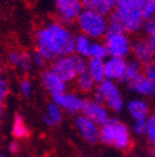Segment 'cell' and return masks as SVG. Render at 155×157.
Masks as SVG:
<instances>
[{"label":"cell","mask_w":155,"mask_h":157,"mask_svg":"<svg viewBox=\"0 0 155 157\" xmlns=\"http://www.w3.org/2000/svg\"><path fill=\"white\" fill-rule=\"evenodd\" d=\"M0 123H1V112H0Z\"/></svg>","instance_id":"74e56055"},{"label":"cell","mask_w":155,"mask_h":157,"mask_svg":"<svg viewBox=\"0 0 155 157\" xmlns=\"http://www.w3.org/2000/svg\"><path fill=\"white\" fill-rule=\"evenodd\" d=\"M105 78L117 84H124L128 59L119 57H107L104 60Z\"/></svg>","instance_id":"5bb4252c"},{"label":"cell","mask_w":155,"mask_h":157,"mask_svg":"<svg viewBox=\"0 0 155 157\" xmlns=\"http://www.w3.org/2000/svg\"><path fill=\"white\" fill-rule=\"evenodd\" d=\"M18 89H19V94L23 97V98L31 97V95L33 93V85L32 82H31V79L27 78V77L21 79L20 82H19Z\"/></svg>","instance_id":"4316f807"},{"label":"cell","mask_w":155,"mask_h":157,"mask_svg":"<svg viewBox=\"0 0 155 157\" xmlns=\"http://www.w3.org/2000/svg\"><path fill=\"white\" fill-rule=\"evenodd\" d=\"M142 31L145 35V38H147L155 47V18L146 20Z\"/></svg>","instance_id":"f1b7e54d"},{"label":"cell","mask_w":155,"mask_h":157,"mask_svg":"<svg viewBox=\"0 0 155 157\" xmlns=\"http://www.w3.org/2000/svg\"><path fill=\"white\" fill-rule=\"evenodd\" d=\"M109 56V52L105 46L104 41L101 40H93L92 49H91V56L90 58H98V59H102L105 60Z\"/></svg>","instance_id":"d4e9b609"},{"label":"cell","mask_w":155,"mask_h":157,"mask_svg":"<svg viewBox=\"0 0 155 157\" xmlns=\"http://www.w3.org/2000/svg\"><path fill=\"white\" fill-rule=\"evenodd\" d=\"M75 35L71 28L59 20L42 24L36 30V50L48 61L75 52Z\"/></svg>","instance_id":"6da1fadb"},{"label":"cell","mask_w":155,"mask_h":157,"mask_svg":"<svg viewBox=\"0 0 155 157\" xmlns=\"http://www.w3.org/2000/svg\"><path fill=\"white\" fill-rule=\"evenodd\" d=\"M145 137L151 147L155 149V124H151L147 121V129H146Z\"/></svg>","instance_id":"1f68e13d"},{"label":"cell","mask_w":155,"mask_h":157,"mask_svg":"<svg viewBox=\"0 0 155 157\" xmlns=\"http://www.w3.org/2000/svg\"><path fill=\"white\" fill-rule=\"evenodd\" d=\"M0 157H6V156H5V154H3V153H0Z\"/></svg>","instance_id":"8d00e7d4"},{"label":"cell","mask_w":155,"mask_h":157,"mask_svg":"<svg viewBox=\"0 0 155 157\" xmlns=\"http://www.w3.org/2000/svg\"><path fill=\"white\" fill-rule=\"evenodd\" d=\"M147 121L151 123V124H155V113H153V114L150 115V117L147 118Z\"/></svg>","instance_id":"d590c367"},{"label":"cell","mask_w":155,"mask_h":157,"mask_svg":"<svg viewBox=\"0 0 155 157\" xmlns=\"http://www.w3.org/2000/svg\"><path fill=\"white\" fill-rule=\"evenodd\" d=\"M32 60H33V65H34V67H37V68L42 69V70L47 69L45 67H47V63H48L49 61L47 60V59H45V58L43 57L40 52H37V50L32 54Z\"/></svg>","instance_id":"4dcf8cb0"},{"label":"cell","mask_w":155,"mask_h":157,"mask_svg":"<svg viewBox=\"0 0 155 157\" xmlns=\"http://www.w3.org/2000/svg\"><path fill=\"white\" fill-rule=\"evenodd\" d=\"M7 59L13 68L18 69L21 73H29L34 67L32 54H29L28 52H23V50H12L8 54Z\"/></svg>","instance_id":"e0dca14e"},{"label":"cell","mask_w":155,"mask_h":157,"mask_svg":"<svg viewBox=\"0 0 155 157\" xmlns=\"http://www.w3.org/2000/svg\"><path fill=\"white\" fill-rule=\"evenodd\" d=\"M128 91L142 98H155V86L142 74L137 78L126 84Z\"/></svg>","instance_id":"2e32d148"},{"label":"cell","mask_w":155,"mask_h":157,"mask_svg":"<svg viewBox=\"0 0 155 157\" xmlns=\"http://www.w3.org/2000/svg\"><path fill=\"white\" fill-rule=\"evenodd\" d=\"M143 75L155 86V61L152 63H150V65L144 66Z\"/></svg>","instance_id":"d6a6232c"},{"label":"cell","mask_w":155,"mask_h":157,"mask_svg":"<svg viewBox=\"0 0 155 157\" xmlns=\"http://www.w3.org/2000/svg\"><path fill=\"white\" fill-rule=\"evenodd\" d=\"M40 82H41L42 87L48 91L52 98L68 91V84L66 82H63L62 79L50 68L41 71Z\"/></svg>","instance_id":"4fadbf2b"},{"label":"cell","mask_w":155,"mask_h":157,"mask_svg":"<svg viewBox=\"0 0 155 157\" xmlns=\"http://www.w3.org/2000/svg\"><path fill=\"white\" fill-rule=\"evenodd\" d=\"M132 56L143 66L150 65L155 61V47L147 38L139 37L133 40Z\"/></svg>","instance_id":"7c38bea8"},{"label":"cell","mask_w":155,"mask_h":157,"mask_svg":"<svg viewBox=\"0 0 155 157\" xmlns=\"http://www.w3.org/2000/svg\"><path fill=\"white\" fill-rule=\"evenodd\" d=\"M54 7L57 20L67 26L75 24L81 12L84 10L81 0H54Z\"/></svg>","instance_id":"ba28073f"},{"label":"cell","mask_w":155,"mask_h":157,"mask_svg":"<svg viewBox=\"0 0 155 157\" xmlns=\"http://www.w3.org/2000/svg\"><path fill=\"white\" fill-rule=\"evenodd\" d=\"M96 80L92 78V76L88 73L87 70L82 73L81 75L78 76V78L75 79L74 86L75 89L79 94L83 95H90L93 94V91L96 90Z\"/></svg>","instance_id":"d6986e66"},{"label":"cell","mask_w":155,"mask_h":157,"mask_svg":"<svg viewBox=\"0 0 155 157\" xmlns=\"http://www.w3.org/2000/svg\"><path fill=\"white\" fill-rule=\"evenodd\" d=\"M93 39L85 36L83 33H77L75 35V52L81 57L90 59L91 56V49H92Z\"/></svg>","instance_id":"44dd1931"},{"label":"cell","mask_w":155,"mask_h":157,"mask_svg":"<svg viewBox=\"0 0 155 157\" xmlns=\"http://www.w3.org/2000/svg\"><path fill=\"white\" fill-rule=\"evenodd\" d=\"M139 3L145 21L155 18V0H139Z\"/></svg>","instance_id":"484cf974"},{"label":"cell","mask_w":155,"mask_h":157,"mask_svg":"<svg viewBox=\"0 0 155 157\" xmlns=\"http://www.w3.org/2000/svg\"><path fill=\"white\" fill-rule=\"evenodd\" d=\"M113 15L122 26L124 33L135 35L143 30L145 19L141 10L139 0H116Z\"/></svg>","instance_id":"7a4b0ae2"},{"label":"cell","mask_w":155,"mask_h":157,"mask_svg":"<svg viewBox=\"0 0 155 157\" xmlns=\"http://www.w3.org/2000/svg\"><path fill=\"white\" fill-rule=\"evenodd\" d=\"M20 149V146H19V143L17 140H12V142L9 143L8 145V151L10 154H17Z\"/></svg>","instance_id":"836d02e7"},{"label":"cell","mask_w":155,"mask_h":157,"mask_svg":"<svg viewBox=\"0 0 155 157\" xmlns=\"http://www.w3.org/2000/svg\"><path fill=\"white\" fill-rule=\"evenodd\" d=\"M82 115L94 121L100 127L106 124L107 121H110V118L112 117L111 112L107 109L106 106L104 104L99 103L93 98H87L83 110H82Z\"/></svg>","instance_id":"8fae6325"},{"label":"cell","mask_w":155,"mask_h":157,"mask_svg":"<svg viewBox=\"0 0 155 157\" xmlns=\"http://www.w3.org/2000/svg\"><path fill=\"white\" fill-rule=\"evenodd\" d=\"M52 100L54 103H57L64 113L72 116H78L82 114L87 98H84L78 91L68 90L66 93H63V94L53 97Z\"/></svg>","instance_id":"9c48e42d"},{"label":"cell","mask_w":155,"mask_h":157,"mask_svg":"<svg viewBox=\"0 0 155 157\" xmlns=\"http://www.w3.org/2000/svg\"><path fill=\"white\" fill-rule=\"evenodd\" d=\"M0 76H1V68H0Z\"/></svg>","instance_id":"f35d334b"},{"label":"cell","mask_w":155,"mask_h":157,"mask_svg":"<svg viewBox=\"0 0 155 157\" xmlns=\"http://www.w3.org/2000/svg\"><path fill=\"white\" fill-rule=\"evenodd\" d=\"M125 110L132 121L139 119H147L151 113V104L146 98L142 97H134L126 101Z\"/></svg>","instance_id":"9a60e30c"},{"label":"cell","mask_w":155,"mask_h":157,"mask_svg":"<svg viewBox=\"0 0 155 157\" xmlns=\"http://www.w3.org/2000/svg\"><path fill=\"white\" fill-rule=\"evenodd\" d=\"M87 71L92 76L96 84H100L105 80V68L104 60L98 58H90L87 63Z\"/></svg>","instance_id":"ffe728a7"},{"label":"cell","mask_w":155,"mask_h":157,"mask_svg":"<svg viewBox=\"0 0 155 157\" xmlns=\"http://www.w3.org/2000/svg\"><path fill=\"white\" fill-rule=\"evenodd\" d=\"M115 6L116 0H94L92 9L101 12L102 15L110 16L115 9Z\"/></svg>","instance_id":"cb8c5ba5"},{"label":"cell","mask_w":155,"mask_h":157,"mask_svg":"<svg viewBox=\"0 0 155 157\" xmlns=\"http://www.w3.org/2000/svg\"><path fill=\"white\" fill-rule=\"evenodd\" d=\"M73 125L81 138L84 142L90 144V145H94L96 143L100 142V130L101 127L94 121L85 117L84 115L80 114L74 117Z\"/></svg>","instance_id":"30bf717a"},{"label":"cell","mask_w":155,"mask_h":157,"mask_svg":"<svg viewBox=\"0 0 155 157\" xmlns=\"http://www.w3.org/2000/svg\"><path fill=\"white\" fill-rule=\"evenodd\" d=\"M88 59L77 54L63 56L51 63L50 69L67 84L74 82L78 76L87 70Z\"/></svg>","instance_id":"8992f818"},{"label":"cell","mask_w":155,"mask_h":157,"mask_svg":"<svg viewBox=\"0 0 155 157\" xmlns=\"http://www.w3.org/2000/svg\"><path fill=\"white\" fill-rule=\"evenodd\" d=\"M153 155H154V156H153V157H155V149H154V154H153Z\"/></svg>","instance_id":"ab89813d"},{"label":"cell","mask_w":155,"mask_h":157,"mask_svg":"<svg viewBox=\"0 0 155 157\" xmlns=\"http://www.w3.org/2000/svg\"><path fill=\"white\" fill-rule=\"evenodd\" d=\"M147 129V119L133 121L131 125V132L136 136H145Z\"/></svg>","instance_id":"83f0119b"},{"label":"cell","mask_w":155,"mask_h":157,"mask_svg":"<svg viewBox=\"0 0 155 157\" xmlns=\"http://www.w3.org/2000/svg\"><path fill=\"white\" fill-rule=\"evenodd\" d=\"M63 114L64 112L62 108L52 100L45 107V113L42 116V121L45 126L54 127L63 121Z\"/></svg>","instance_id":"ac0fdd59"},{"label":"cell","mask_w":155,"mask_h":157,"mask_svg":"<svg viewBox=\"0 0 155 157\" xmlns=\"http://www.w3.org/2000/svg\"><path fill=\"white\" fill-rule=\"evenodd\" d=\"M80 33L90 37L93 40H101L105 38L109 30V16L93 9H85L75 21Z\"/></svg>","instance_id":"277c9868"},{"label":"cell","mask_w":155,"mask_h":157,"mask_svg":"<svg viewBox=\"0 0 155 157\" xmlns=\"http://www.w3.org/2000/svg\"><path fill=\"white\" fill-rule=\"evenodd\" d=\"M104 44L106 46L110 57L128 58L132 55L133 39L128 33H107L104 38Z\"/></svg>","instance_id":"52a82bcc"},{"label":"cell","mask_w":155,"mask_h":157,"mask_svg":"<svg viewBox=\"0 0 155 157\" xmlns=\"http://www.w3.org/2000/svg\"><path fill=\"white\" fill-rule=\"evenodd\" d=\"M10 90V86L9 82L5 77L0 76V112L2 109L3 105H5V101H6V98L9 94Z\"/></svg>","instance_id":"f546056e"},{"label":"cell","mask_w":155,"mask_h":157,"mask_svg":"<svg viewBox=\"0 0 155 157\" xmlns=\"http://www.w3.org/2000/svg\"><path fill=\"white\" fill-rule=\"evenodd\" d=\"M92 98L101 104H104L113 114H120L125 109L126 101L119 84L109 79L96 85Z\"/></svg>","instance_id":"5b68a950"},{"label":"cell","mask_w":155,"mask_h":157,"mask_svg":"<svg viewBox=\"0 0 155 157\" xmlns=\"http://www.w3.org/2000/svg\"><path fill=\"white\" fill-rule=\"evenodd\" d=\"M85 157H91V156H85Z\"/></svg>","instance_id":"60d3db41"},{"label":"cell","mask_w":155,"mask_h":157,"mask_svg":"<svg viewBox=\"0 0 155 157\" xmlns=\"http://www.w3.org/2000/svg\"><path fill=\"white\" fill-rule=\"evenodd\" d=\"M100 143L106 146H113L119 151H128L132 146L131 128L119 117L112 116L106 124L101 126Z\"/></svg>","instance_id":"3957f363"},{"label":"cell","mask_w":155,"mask_h":157,"mask_svg":"<svg viewBox=\"0 0 155 157\" xmlns=\"http://www.w3.org/2000/svg\"><path fill=\"white\" fill-rule=\"evenodd\" d=\"M81 1H82V3H83V7L85 8V9H92L94 0H81Z\"/></svg>","instance_id":"e575fe53"},{"label":"cell","mask_w":155,"mask_h":157,"mask_svg":"<svg viewBox=\"0 0 155 157\" xmlns=\"http://www.w3.org/2000/svg\"><path fill=\"white\" fill-rule=\"evenodd\" d=\"M11 133L16 139H24L29 136V128L22 115L17 114L13 118Z\"/></svg>","instance_id":"7402d4cb"},{"label":"cell","mask_w":155,"mask_h":157,"mask_svg":"<svg viewBox=\"0 0 155 157\" xmlns=\"http://www.w3.org/2000/svg\"><path fill=\"white\" fill-rule=\"evenodd\" d=\"M143 68L144 66L142 63H140L135 59H128V68H126V74L125 78H124V84L132 82L133 79L137 78L139 76L143 74Z\"/></svg>","instance_id":"603a6c76"}]
</instances>
